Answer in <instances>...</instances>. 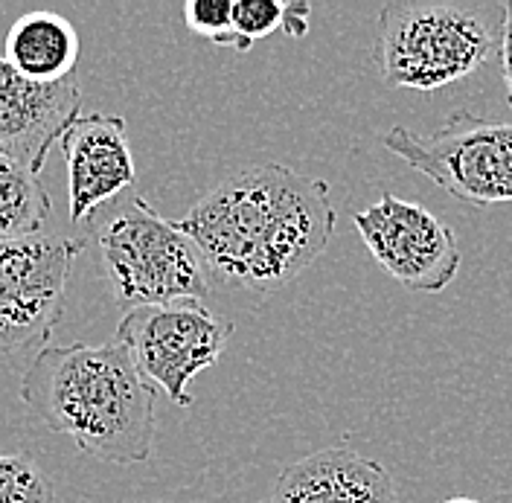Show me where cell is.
<instances>
[{
    "label": "cell",
    "mask_w": 512,
    "mask_h": 503,
    "mask_svg": "<svg viewBox=\"0 0 512 503\" xmlns=\"http://www.w3.org/2000/svg\"><path fill=\"white\" fill-rule=\"evenodd\" d=\"M382 146L472 207L512 201V123H495L472 111H451L431 134L393 126Z\"/></svg>",
    "instance_id": "cell-5"
},
{
    "label": "cell",
    "mask_w": 512,
    "mask_h": 503,
    "mask_svg": "<svg viewBox=\"0 0 512 503\" xmlns=\"http://www.w3.org/2000/svg\"><path fill=\"white\" fill-rule=\"evenodd\" d=\"M504 3L390 0L376 21V67L384 88L434 94L472 76L501 47Z\"/></svg>",
    "instance_id": "cell-3"
},
{
    "label": "cell",
    "mask_w": 512,
    "mask_h": 503,
    "mask_svg": "<svg viewBox=\"0 0 512 503\" xmlns=\"http://www.w3.org/2000/svg\"><path fill=\"white\" fill-rule=\"evenodd\" d=\"M262 503H399V495L382 463L338 445L286 466Z\"/></svg>",
    "instance_id": "cell-11"
},
{
    "label": "cell",
    "mask_w": 512,
    "mask_h": 503,
    "mask_svg": "<svg viewBox=\"0 0 512 503\" xmlns=\"http://www.w3.org/2000/svg\"><path fill=\"white\" fill-rule=\"evenodd\" d=\"M230 335L233 323L198 300L128 309L117 329L137 373L178 408H190L192 378L222 358Z\"/></svg>",
    "instance_id": "cell-6"
},
{
    "label": "cell",
    "mask_w": 512,
    "mask_h": 503,
    "mask_svg": "<svg viewBox=\"0 0 512 503\" xmlns=\"http://www.w3.org/2000/svg\"><path fill=\"white\" fill-rule=\"evenodd\" d=\"M53 198L24 160L0 152V242L38 236L50 219Z\"/></svg>",
    "instance_id": "cell-13"
},
{
    "label": "cell",
    "mask_w": 512,
    "mask_h": 503,
    "mask_svg": "<svg viewBox=\"0 0 512 503\" xmlns=\"http://www.w3.org/2000/svg\"><path fill=\"white\" fill-rule=\"evenodd\" d=\"M309 15H312V6L309 3H283V27L286 35L291 38H303L309 32Z\"/></svg>",
    "instance_id": "cell-18"
},
{
    "label": "cell",
    "mask_w": 512,
    "mask_h": 503,
    "mask_svg": "<svg viewBox=\"0 0 512 503\" xmlns=\"http://www.w3.org/2000/svg\"><path fill=\"white\" fill-rule=\"evenodd\" d=\"M184 21L195 35L216 47H233L248 53L242 38L233 32V0H190L184 3Z\"/></svg>",
    "instance_id": "cell-15"
},
{
    "label": "cell",
    "mask_w": 512,
    "mask_h": 503,
    "mask_svg": "<svg viewBox=\"0 0 512 503\" xmlns=\"http://www.w3.org/2000/svg\"><path fill=\"white\" fill-rule=\"evenodd\" d=\"M283 27V3L277 0H233V32L251 50L254 41Z\"/></svg>",
    "instance_id": "cell-16"
},
{
    "label": "cell",
    "mask_w": 512,
    "mask_h": 503,
    "mask_svg": "<svg viewBox=\"0 0 512 503\" xmlns=\"http://www.w3.org/2000/svg\"><path fill=\"white\" fill-rule=\"evenodd\" d=\"M0 503H56V486L30 454H0Z\"/></svg>",
    "instance_id": "cell-14"
},
{
    "label": "cell",
    "mask_w": 512,
    "mask_h": 503,
    "mask_svg": "<svg viewBox=\"0 0 512 503\" xmlns=\"http://www.w3.org/2000/svg\"><path fill=\"white\" fill-rule=\"evenodd\" d=\"M82 117V88L76 76L38 85L15 73L0 56V152L24 160L41 175L53 143Z\"/></svg>",
    "instance_id": "cell-10"
},
{
    "label": "cell",
    "mask_w": 512,
    "mask_h": 503,
    "mask_svg": "<svg viewBox=\"0 0 512 503\" xmlns=\"http://www.w3.org/2000/svg\"><path fill=\"white\" fill-rule=\"evenodd\" d=\"M3 59L15 73L38 85L70 79L79 62L76 27L47 9L27 12L6 32Z\"/></svg>",
    "instance_id": "cell-12"
},
{
    "label": "cell",
    "mask_w": 512,
    "mask_h": 503,
    "mask_svg": "<svg viewBox=\"0 0 512 503\" xmlns=\"http://www.w3.org/2000/svg\"><path fill=\"white\" fill-rule=\"evenodd\" d=\"M155 503H172V501H155Z\"/></svg>",
    "instance_id": "cell-20"
},
{
    "label": "cell",
    "mask_w": 512,
    "mask_h": 503,
    "mask_svg": "<svg viewBox=\"0 0 512 503\" xmlns=\"http://www.w3.org/2000/svg\"><path fill=\"white\" fill-rule=\"evenodd\" d=\"M155 399L158 390L137 373L117 338L96 346H44L21 378V402L47 431L114 466L152 457Z\"/></svg>",
    "instance_id": "cell-2"
},
{
    "label": "cell",
    "mask_w": 512,
    "mask_h": 503,
    "mask_svg": "<svg viewBox=\"0 0 512 503\" xmlns=\"http://www.w3.org/2000/svg\"><path fill=\"white\" fill-rule=\"evenodd\" d=\"M85 242L24 236L0 242V352L44 349L64 317V294Z\"/></svg>",
    "instance_id": "cell-7"
},
{
    "label": "cell",
    "mask_w": 512,
    "mask_h": 503,
    "mask_svg": "<svg viewBox=\"0 0 512 503\" xmlns=\"http://www.w3.org/2000/svg\"><path fill=\"white\" fill-rule=\"evenodd\" d=\"M443 503H480L478 498H466V495H454V498H446Z\"/></svg>",
    "instance_id": "cell-19"
},
{
    "label": "cell",
    "mask_w": 512,
    "mask_h": 503,
    "mask_svg": "<svg viewBox=\"0 0 512 503\" xmlns=\"http://www.w3.org/2000/svg\"><path fill=\"white\" fill-rule=\"evenodd\" d=\"M175 224L224 283L274 294L326 251L335 207L326 181L262 163L224 178Z\"/></svg>",
    "instance_id": "cell-1"
},
{
    "label": "cell",
    "mask_w": 512,
    "mask_h": 503,
    "mask_svg": "<svg viewBox=\"0 0 512 503\" xmlns=\"http://www.w3.org/2000/svg\"><path fill=\"white\" fill-rule=\"evenodd\" d=\"M352 224L373 259L402 288L440 294L454 283L460 271L457 236L422 204L384 192L373 207L355 213Z\"/></svg>",
    "instance_id": "cell-8"
},
{
    "label": "cell",
    "mask_w": 512,
    "mask_h": 503,
    "mask_svg": "<svg viewBox=\"0 0 512 503\" xmlns=\"http://www.w3.org/2000/svg\"><path fill=\"white\" fill-rule=\"evenodd\" d=\"M59 146L67 163L70 221L76 224L94 219L105 201L117 198L137 178L126 120L117 114L76 117L59 137Z\"/></svg>",
    "instance_id": "cell-9"
},
{
    "label": "cell",
    "mask_w": 512,
    "mask_h": 503,
    "mask_svg": "<svg viewBox=\"0 0 512 503\" xmlns=\"http://www.w3.org/2000/svg\"><path fill=\"white\" fill-rule=\"evenodd\" d=\"M501 76H504V88H507V102L512 108V0L504 3V32H501Z\"/></svg>",
    "instance_id": "cell-17"
},
{
    "label": "cell",
    "mask_w": 512,
    "mask_h": 503,
    "mask_svg": "<svg viewBox=\"0 0 512 503\" xmlns=\"http://www.w3.org/2000/svg\"><path fill=\"white\" fill-rule=\"evenodd\" d=\"M99 253L120 306L204 303L210 294L207 265L190 236L134 195L99 227Z\"/></svg>",
    "instance_id": "cell-4"
}]
</instances>
